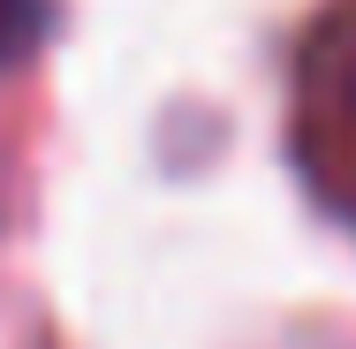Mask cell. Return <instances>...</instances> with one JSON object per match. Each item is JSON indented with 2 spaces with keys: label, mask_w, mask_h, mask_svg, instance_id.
Segmentation results:
<instances>
[{
  "label": "cell",
  "mask_w": 356,
  "mask_h": 349,
  "mask_svg": "<svg viewBox=\"0 0 356 349\" xmlns=\"http://www.w3.org/2000/svg\"><path fill=\"white\" fill-rule=\"evenodd\" d=\"M46 31V0H0V61H23Z\"/></svg>",
  "instance_id": "6da1fadb"
}]
</instances>
